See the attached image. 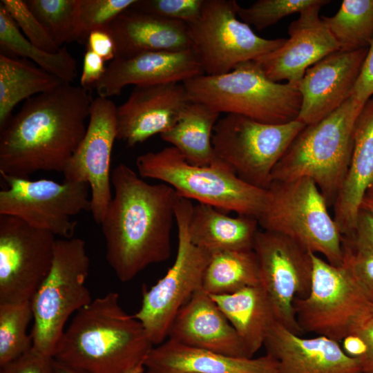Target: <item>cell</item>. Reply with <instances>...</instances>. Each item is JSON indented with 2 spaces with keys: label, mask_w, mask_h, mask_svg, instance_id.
I'll return each instance as SVG.
<instances>
[{
  "label": "cell",
  "mask_w": 373,
  "mask_h": 373,
  "mask_svg": "<svg viewBox=\"0 0 373 373\" xmlns=\"http://www.w3.org/2000/svg\"><path fill=\"white\" fill-rule=\"evenodd\" d=\"M153 347L142 325L110 291L75 313L53 358L86 373H124L140 365Z\"/></svg>",
  "instance_id": "cell-3"
},
{
  "label": "cell",
  "mask_w": 373,
  "mask_h": 373,
  "mask_svg": "<svg viewBox=\"0 0 373 373\" xmlns=\"http://www.w3.org/2000/svg\"><path fill=\"white\" fill-rule=\"evenodd\" d=\"M312 259L309 292L294 302L298 323L303 332L341 342L369 301L345 262L336 266L314 253Z\"/></svg>",
  "instance_id": "cell-13"
},
{
  "label": "cell",
  "mask_w": 373,
  "mask_h": 373,
  "mask_svg": "<svg viewBox=\"0 0 373 373\" xmlns=\"http://www.w3.org/2000/svg\"><path fill=\"white\" fill-rule=\"evenodd\" d=\"M86 46V50L93 52L104 61H111L115 58V42L106 29L92 31L88 36Z\"/></svg>",
  "instance_id": "cell-45"
},
{
  "label": "cell",
  "mask_w": 373,
  "mask_h": 373,
  "mask_svg": "<svg viewBox=\"0 0 373 373\" xmlns=\"http://www.w3.org/2000/svg\"><path fill=\"white\" fill-rule=\"evenodd\" d=\"M258 226L254 217H231L212 206L198 203L191 211L188 234L194 245L211 255L253 249Z\"/></svg>",
  "instance_id": "cell-26"
},
{
  "label": "cell",
  "mask_w": 373,
  "mask_h": 373,
  "mask_svg": "<svg viewBox=\"0 0 373 373\" xmlns=\"http://www.w3.org/2000/svg\"><path fill=\"white\" fill-rule=\"evenodd\" d=\"M147 373H277L278 362L266 354L238 358L196 349L171 339L153 347L144 361Z\"/></svg>",
  "instance_id": "cell-24"
},
{
  "label": "cell",
  "mask_w": 373,
  "mask_h": 373,
  "mask_svg": "<svg viewBox=\"0 0 373 373\" xmlns=\"http://www.w3.org/2000/svg\"><path fill=\"white\" fill-rule=\"evenodd\" d=\"M55 236L0 215V303L30 301L47 276Z\"/></svg>",
  "instance_id": "cell-15"
},
{
  "label": "cell",
  "mask_w": 373,
  "mask_h": 373,
  "mask_svg": "<svg viewBox=\"0 0 373 373\" xmlns=\"http://www.w3.org/2000/svg\"><path fill=\"white\" fill-rule=\"evenodd\" d=\"M168 338L188 347L238 358H253L238 333L202 288L175 316Z\"/></svg>",
  "instance_id": "cell-22"
},
{
  "label": "cell",
  "mask_w": 373,
  "mask_h": 373,
  "mask_svg": "<svg viewBox=\"0 0 373 373\" xmlns=\"http://www.w3.org/2000/svg\"><path fill=\"white\" fill-rule=\"evenodd\" d=\"M328 207L309 178L272 181L257 220L262 230L283 235L339 266L343 263V236Z\"/></svg>",
  "instance_id": "cell-7"
},
{
  "label": "cell",
  "mask_w": 373,
  "mask_h": 373,
  "mask_svg": "<svg viewBox=\"0 0 373 373\" xmlns=\"http://www.w3.org/2000/svg\"><path fill=\"white\" fill-rule=\"evenodd\" d=\"M368 48L335 51L309 68L296 87L301 95L297 119L314 124L338 108L351 96Z\"/></svg>",
  "instance_id": "cell-18"
},
{
  "label": "cell",
  "mask_w": 373,
  "mask_h": 373,
  "mask_svg": "<svg viewBox=\"0 0 373 373\" xmlns=\"http://www.w3.org/2000/svg\"><path fill=\"white\" fill-rule=\"evenodd\" d=\"M117 139V107L108 98L97 97L90 106L86 134L66 165L64 180L86 182L90 210L99 224L112 199L111 157Z\"/></svg>",
  "instance_id": "cell-16"
},
{
  "label": "cell",
  "mask_w": 373,
  "mask_h": 373,
  "mask_svg": "<svg viewBox=\"0 0 373 373\" xmlns=\"http://www.w3.org/2000/svg\"><path fill=\"white\" fill-rule=\"evenodd\" d=\"M211 296L253 357L264 345L267 332L276 321L263 288L258 285L232 294Z\"/></svg>",
  "instance_id": "cell-27"
},
{
  "label": "cell",
  "mask_w": 373,
  "mask_h": 373,
  "mask_svg": "<svg viewBox=\"0 0 373 373\" xmlns=\"http://www.w3.org/2000/svg\"><path fill=\"white\" fill-rule=\"evenodd\" d=\"M57 46L77 41L76 15L78 0H26Z\"/></svg>",
  "instance_id": "cell-34"
},
{
  "label": "cell",
  "mask_w": 373,
  "mask_h": 373,
  "mask_svg": "<svg viewBox=\"0 0 373 373\" xmlns=\"http://www.w3.org/2000/svg\"><path fill=\"white\" fill-rule=\"evenodd\" d=\"M145 368L144 364H140L124 373H144Z\"/></svg>",
  "instance_id": "cell-49"
},
{
  "label": "cell",
  "mask_w": 373,
  "mask_h": 373,
  "mask_svg": "<svg viewBox=\"0 0 373 373\" xmlns=\"http://www.w3.org/2000/svg\"><path fill=\"white\" fill-rule=\"evenodd\" d=\"M372 184L373 96L356 119L351 162L333 205V218L343 237L353 235L361 203Z\"/></svg>",
  "instance_id": "cell-23"
},
{
  "label": "cell",
  "mask_w": 373,
  "mask_h": 373,
  "mask_svg": "<svg viewBox=\"0 0 373 373\" xmlns=\"http://www.w3.org/2000/svg\"><path fill=\"white\" fill-rule=\"evenodd\" d=\"M203 74L191 48L149 51L111 61L95 88L99 97L108 98L119 95L128 85L183 83Z\"/></svg>",
  "instance_id": "cell-20"
},
{
  "label": "cell",
  "mask_w": 373,
  "mask_h": 373,
  "mask_svg": "<svg viewBox=\"0 0 373 373\" xmlns=\"http://www.w3.org/2000/svg\"><path fill=\"white\" fill-rule=\"evenodd\" d=\"M365 196L373 200V184L367 190Z\"/></svg>",
  "instance_id": "cell-50"
},
{
  "label": "cell",
  "mask_w": 373,
  "mask_h": 373,
  "mask_svg": "<svg viewBox=\"0 0 373 373\" xmlns=\"http://www.w3.org/2000/svg\"><path fill=\"white\" fill-rule=\"evenodd\" d=\"M204 0H136L130 7L168 19L181 21L186 24L198 19Z\"/></svg>",
  "instance_id": "cell-38"
},
{
  "label": "cell",
  "mask_w": 373,
  "mask_h": 373,
  "mask_svg": "<svg viewBox=\"0 0 373 373\" xmlns=\"http://www.w3.org/2000/svg\"><path fill=\"white\" fill-rule=\"evenodd\" d=\"M135 163L141 178L160 180L179 196L224 212L257 219L265 201L267 189L244 182L218 158L210 165H194L171 146L140 155Z\"/></svg>",
  "instance_id": "cell-5"
},
{
  "label": "cell",
  "mask_w": 373,
  "mask_h": 373,
  "mask_svg": "<svg viewBox=\"0 0 373 373\" xmlns=\"http://www.w3.org/2000/svg\"><path fill=\"white\" fill-rule=\"evenodd\" d=\"M115 45V58L149 51L191 49L187 24L129 8L106 29Z\"/></svg>",
  "instance_id": "cell-25"
},
{
  "label": "cell",
  "mask_w": 373,
  "mask_h": 373,
  "mask_svg": "<svg viewBox=\"0 0 373 373\" xmlns=\"http://www.w3.org/2000/svg\"><path fill=\"white\" fill-rule=\"evenodd\" d=\"M253 250L258 262L260 285L271 303L276 321L301 335L294 302L309 292L312 252L283 235L265 230L257 232Z\"/></svg>",
  "instance_id": "cell-14"
},
{
  "label": "cell",
  "mask_w": 373,
  "mask_h": 373,
  "mask_svg": "<svg viewBox=\"0 0 373 373\" xmlns=\"http://www.w3.org/2000/svg\"><path fill=\"white\" fill-rule=\"evenodd\" d=\"M90 258L79 238L57 239L52 265L30 300L33 347L53 357L68 318L92 300L86 283Z\"/></svg>",
  "instance_id": "cell-8"
},
{
  "label": "cell",
  "mask_w": 373,
  "mask_h": 373,
  "mask_svg": "<svg viewBox=\"0 0 373 373\" xmlns=\"http://www.w3.org/2000/svg\"><path fill=\"white\" fill-rule=\"evenodd\" d=\"M0 3L32 44L51 53L60 50L61 48L57 46L45 28L30 10L26 1L1 0Z\"/></svg>",
  "instance_id": "cell-37"
},
{
  "label": "cell",
  "mask_w": 373,
  "mask_h": 373,
  "mask_svg": "<svg viewBox=\"0 0 373 373\" xmlns=\"http://www.w3.org/2000/svg\"><path fill=\"white\" fill-rule=\"evenodd\" d=\"M104 61L93 52L86 50L83 59L80 86L90 90L101 80L106 73Z\"/></svg>",
  "instance_id": "cell-43"
},
{
  "label": "cell",
  "mask_w": 373,
  "mask_h": 373,
  "mask_svg": "<svg viewBox=\"0 0 373 373\" xmlns=\"http://www.w3.org/2000/svg\"><path fill=\"white\" fill-rule=\"evenodd\" d=\"M191 101L220 113H233L270 124L297 119L301 95L296 87L271 81L254 60L220 75H201L183 82Z\"/></svg>",
  "instance_id": "cell-6"
},
{
  "label": "cell",
  "mask_w": 373,
  "mask_h": 373,
  "mask_svg": "<svg viewBox=\"0 0 373 373\" xmlns=\"http://www.w3.org/2000/svg\"><path fill=\"white\" fill-rule=\"evenodd\" d=\"M356 247L373 253V214L361 209L354 232L350 237H343Z\"/></svg>",
  "instance_id": "cell-44"
},
{
  "label": "cell",
  "mask_w": 373,
  "mask_h": 373,
  "mask_svg": "<svg viewBox=\"0 0 373 373\" xmlns=\"http://www.w3.org/2000/svg\"><path fill=\"white\" fill-rule=\"evenodd\" d=\"M220 114L204 103L191 101L175 124L160 137L176 148L189 163L210 165L216 160L212 135Z\"/></svg>",
  "instance_id": "cell-28"
},
{
  "label": "cell",
  "mask_w": 373,
  "mask_h": 373,
  "mask_svg": "<svg viewBox=\"0 0 373 373\" xmlns=\"http://www.w3.org/2000/svg\"><path fill=\"white\" fill-rule=\"evenodd\" d=\"M264 346L278 362L277 373H363L360 359L348 356L339 342L324 336L303 338L276 321Z\"/></svg>",
  "instance_id": "cell-21"
},
{
  "label": "cell",
  "mask_w": 373,
  "mask_h": 373,
  "mask_svg": "<svg viewBox=\"0 0 373 373\" xmlns=\"http://www.w3.org/2000/svg\"><path fill=\"white\" fill-rule=\"evenodd\" d=\"M1 176L7 187L0 191V215L18 218L55 236L73 238L77 227L74 217L90 210L86 182Z\"/></svg>",
  "instance_id": "cell-12"
},
{
  "label": "cell",
  "mask_w": 373,
  "mask_h": 373,
  "mask_svg": "<svg viewBox=\"0 0 373 373\" xmlns=\"http://www.w3.org/2000/svg\"><path fill=\"white\" fill-rule=\"evenodd\" d=\"M32 319L30 301L0 303V367L32 347V336L27 332Z\"/></svg>",
  "instance_id": "cell-33"
},
{
  "label": "cell",
  "mask_w": 373,
  "mask_h": 373,
  "mask_svg": "<svg viewBox=\"0 0 373 373\" xmlns=\"http://www.w3.org/2000/svg\"><path fill=\"white\" fill-rule=\"evenodd\" d=\"M363 105L351 96L321 120L306 125L274 167L271 182L309 178L333 206L350 166L355 123Z\"/></svg>",
  "instance_id": "cell-4"
},
{
  "label": "cell",
  "mask_w": 373,
  "mask_h": 373,
  "mask_svg": "<svg viewBox=\"0 0 373 373\" xmlns=\"http://www.w3.org/2000/svg\"><path fill=\"white\" fill-rule=\"evenodd\" d=\"M343 262L352 270L365 295L373 303V253L343 238Z\"/></svg>",
  "instance_id": "cell-39"
},
{
  "label": "cell",
  "mask_w": 373,
  "mask_h": 373,
  "mask_svg": "<svg viewBox=\"0 0 373 373\" xmlns=\"http://www.w3.org/2000/svg\"><path fill=\"white\" fill-rule=\"evenodd\" d=\"M0 44L15 55L32 59L39 67L72 84L77 75V61L66 47L55 53L32 44L22 35L5 7L0 3Z\"/></svg>",
  "instance_id": "cell-31"
},
{
  "label": "cell",
  "mask_w": 373,
  "mask_h": 373,
  "mask_svg": "<svg viewBox=\"0 0 373 373\" xmlns=\"http://www.w3.org/2000/svg\"><path fill=\"white\" fill-rule=\"evenodd\" d=\"M329 3V0H258L247 8L238 6L237 14L244 23L262 30L285 17Z\"/></svg>",
  "instance_id": "cell-35"
},
{
  "label": "cell",
  "mask_w": 373,
  "mask_h": 373,
  "mask_svg": "<svg viewBox=\"0 0 373 373\" xmlns=\"http://www.w3.org/2000/svg\"><path fill=\"white\" fill-rule=\"evenodd\" d=\"M55 359V358H54ZM55 373H86L84 372L74 369L55 359Z\"/></svg>",
  "instance_id": "cell-47"
},
{
  "label": "cell",
  "mask_w": 373,
  "mask_h": 373,
  "mask_svg": "<svg viewBox=\"0 0 373 373\" xmlns=\"http://www.w3.org/2000/svg\"><path fill=\"white\" fill-rule=\"evenodd\" d=\"M114 195L99 224L106 259L122 283L169 259L180 198L165 183L152 184L120 163L111 172Z\"/></svg>",
  "instance_id": "cell-1"
},
{
  "label": "cell",
  "mask_w": 373,
  "mask_h": 373,
  "mask_svg": "<svg viewBox=\"0 0 373 373\" xmlns=\"http://www.w3.org/2000/svg\"><path fill=\"white\" fill-rule=\"evenodd\" d=\"M258 285L259 266L254 251H225L211 255L202 289L211 296H218Z\"/></svg>",
  "instance_id": "cell-30"
},
{
  "label": "cell",
  "mask_w": 373,
  "mask_h": 373,
  "mask_svg": "<svg viewBox=\"0 0 373 373\" xmlns=\"http://www.w3.org/2000/svg\"><path fill=\"white\" fill-rule=\"evenodd\" d=\"M190 102L183 83L135 86L117 107V139L133 147L165 133Z\"/></svg>",
  "instance_id": "cell-19"
},
{
  "label": "cell",
  "mask_w": 373,
  "mask_h": 373,
  "mask_svg": "<svg viewBox=\"0 0 373 373\" xmlns=\"http://www.w3.org/2000/svg\"><path fill=\"white\" fill-rule=\"evenodd\" d=\"M342 348L350 356L361 358L367 351V347L364 340L360 336L350 334L342 341Z\"/></svg>",
  "instance_id": "cell-46"
},
{
  "label": "cell",
  "mask_w": 373,
  "mask_h": 373,
  "mask_svg": "<svg viewBox=\"0 0 373 373\" xmlns=\"http://www.w3.org/2000/svg\"><path fill=\"white\" fill-rule=\"evenodd\" d=\"M1 373H55V359L32 347L19 358L1 367Z\"/></svg>",
  "instance_id": "cell-40"
},
{
  "label": "cell",
  "mask_w": 373,
  "mask_h": 373,
  "mask_svg": "<svg viewBox=\"0 0 373 373\" xmlns=\"http://www.w3.org/2000/svg\"><path fill=\"white\" fill-rule=\"evenodd\" d=\"M305 126L298 119L270 124L241 115L226 114L213 128L214 153L242 180L267 189L274 167Z\"/></svg>",
  "instance_id": "cell-9"
},
{
  "label": "cell",
  "mask_w": 373,
  "mask_h": 373,
  "mask_svg": "<svg viewBox=\"0 0 373 373\" xmlns=\"http://www.w3.org/2000/svg\"><path fill=\"white\" fill-rule=\"evenodd\" d=\"M326 4L301 12L288 28L289 38L278 48L256 61L265 75L279 83L287 80L295 86L306 70L339 47L318 13Z\"/></svg>",
  "instance_id": "cell-17"
},
{
  "label": "cell",
  "mask_w": 373,
  "mask_h": 373,
  "mask_svg": "<svg viewBox=\"0 0 373 373\" xmlns=\"http://www.w3.org/2000/svg\"><path fill=\"white\" fill-rule=\"evenodd\" d=\"M93 100L70 83L28 99L0 130V174L62 173L86 134Z\"/></svg>",
  "instance_id": "cell-2"
},
{
  "label": "cell",
  "mask_w": 373,
  "mask_h": 373,
  "mask_svg": "<svg viewBox=\"0 0 373 373\" xmlns=\"http://www.w3.org/2000/svg\"><path fill=\"white\" fill-rule=\"evenodd\" d=\"M193 205L191 200L180 196L175 207V259L161 279L151 288L143 289L141 305L133 314L153 345L166 340L179 311L202 288L203 274L211 256L189 239L188 223Z\"/></svg>",
  "instance_id": "cell-10"
},
{
  "label": "cell",
  "mask_w": 373,
  "mask_h": 373,
  "mask_svg": "<svg viewBox=\"0 0 373 373\" xmlns=\"http://www.w3.org/2000/svg\"><path fill=\"white\" fill-rule=\"evenodd\" d=\"M321 18L339 50L367 48L373 40V0H344L334 16Z\"/></svg>",
  "instance_id": "cell-32"
},
{
  "label": "cell",
  "mask_w": 373,
  "mask_h": 373,
  "mask_svg": "<svg viewBox=\"0 0 373 373\" xmlns=\"http://www.w3.org/2000/svg\"><path fill=\"white\" fill-rule=\"evenodd\" d=\"M350 334H356L365 342L367 351L359 358L363 373H373V303H368L357 316L350 328Z\"/></svg>",
  "instance_id": "cell-41"
},
{
  "label": "cell",
  "mask_w": 373,
  "mask_h": 373,
  "mask_svg": "<svg viewBox=\"0 0 373 373\" xmlns=\"http://www.w3.org/2000/svg\"><path fill=\"white\" fill-rule=\"evenodd\" d=\"M361 209H365L373 214V200L365 196L361 203Z\"/></svg>",
  "instance_id": "cell-48"
},
{
  "label": "cell",
  "mask_w": 373,
  "mask_h": 373,
  "mask_svg": "<svg viewBox=\"0 0 373 373\" xmlns=\"http://www.w3.org/2000/svg\"><path fill=\"white\" fill-rule=\"evenodd\" d=\"M238 6L235 0H204L198 19L187 24L191 48L204 75L228 73L240 64L256 60L285 41L257 35L238 19Z\"/></svg>",
  "instance_id": "cell-11"
},
{
  "label": "cell",
  "mask_w": 373,
  "mask_h": 373,
  "mask_svg": "<svg viewBox=\"0 0 373 373\" xmlns=\"http://www.w3.org/2000/svg\"><path fill=\"white\" fill-rule=\"evenodd\" d=\"M136 0H78L76 38L86 42L93 30L107 29L109 25Z\"/></svg>",
  "instance_id": "cell-36"
},
{
  "label": "cell",
  "mask_w": 373,
  "mask_h": 373,
  "mask_svg": "<svg viewBox=\"0 0 373 373\" xmlns=\"http://www.w3.org/2000/svg\"><path fill=\"white\" fill-rule=\"evenodd\" d=\"M372 96L373 40L368 48L359 75L352 93V97L363 104H365Z\"/></svg>",
  "instance_id": "cell-42"
},
{
  "label": "cell",
  "mask_w": 373,
  "mask_h": 373,
  "mask_svg": "<svg viewBox=\"0 0 373 373\" xmlns=\"http://www.w3.org/2000/svg\"><path fill=\"white\" fill-rule=\"evenodd\" d=\"M65 82L40 67L0 54V130L19 102L50 91Z\"/></svg>",
  "instance_id": "cell-29"
}]
</instances>
